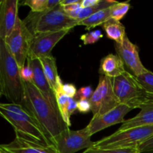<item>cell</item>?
Here are the masks:
<instances>
[{
    "instance_id": "3957f363",
    "label": "cell",
    "mask_w": 153,
    "mask_h": 153,
    "mask_svg": "<svg viewBox=\"0 0 153 153\" xmlns=\"http://www.w3.org/2000/svg\"><path fill=\"white\" fill-rule=\"evenodd\" d=\"M0 114L13 126L15 134L47 146L53 145L40 124L21 105L1 103Z\"/></svg>"
},
{
    "instance_id": "e575fe53",
    "label": "cell",
    "mask_w": 153,
    "mask_h": 153,
    "mask_svg": "<svg viewBox=\"0 0 153 153\" xmlns=\"http://www.w3.org/2000/svg\"><path fill=\"white\" fill-rule=\"evenodd\" d=\"M78 1H79V0H61L60 4H61V6H63V7H64V6L75 4V3L78 2Z\"/></svg>"
},
{
    "instance_id": "1f68e13d",
    "label": "cell",
    "mask_w": 153,
    "mask_h": 153,
    "mask_svg": "<svg viewBox=\"0 0 153 153\" xmlns=\"http://www.w3.org/2000/svg\"><path fill=\"white\" fill-rule=\"evenodd\" d=\"M140 153L147 152V151L153 150V136L148 139L147 140L142 143L138 147Z\"/></svg>"
},
{
    "instance_id": "d6a6232c",
    "label": "cell",
    "mask_w": 153,
    "mask_h": 153,
    "mask_svg": "<svg viewBox=\"0 0 153 153\" xmlns=\"http://www.w3.org/2000/svg\"><path fill=\"white\" fill-rule=\"evenodd\" d=\"M78 109V101L75 98H69L67 111L70 117Z\"/></svg>"
},
{
    "instance_id": "277c9868",
    "label": "cell",
    "mask_w": 153,
    "mask_h": 153,
    "mask_svg": "<svg viewBox=\"0 0 153 153\" xmlns=\"http://www.w3.org/2000/svg\"><path fill=\"white\" fill-rule=\"evenodd\" d=\"M23 22L33 35L72 30L79 23V21L70 17L60 4L42 13L30 12Z\"/></svg>"
},
{
    "instance_id": "44dd1931",
    "label": "cell",
    "mask_w": 153,
    "mask_h": 153,
    "mask_svg": "<svg viewBox=\"0 0 153 153\" xmlns=\"http://www.w3.org/2000/svg\"><path fill=\"white\" fill-rule=\"evenodd\" d=\"M111 19V7L102 9L89 16L87 19L79 22V25L85 26L86 30H91L99 25H102Z\"/></svg>"
},
{
    "instance_id": "ac0fdd59",
    "label": "cell",
    "mask_w": 153,
    "mask_h": 153,
    "mask_svg": "<svg viewBox=\"0 0 153 153\" xmlns=\"http://www.w3.org/2000/svg\"><path fill=\"white\" fill-rule=\"evenodd\" d=\"M108 38L114 40L118 44H123L126 34V28L120 22L110 19L102 25Z\"/></svg>"
},
{
    "instance_id": "9c48e42d",
    "label": "cell",
    "mask_w": 153,
    "mask_h": 153,
    "mask_svg": "<svg viewBox=\"0 0 153 153\" xmlns=\"http://www.w3.org/2000/svg\"><path fill=\"white\" fill-rule=\"evenodd\" d=\"M94 115L103 114L120 105L114 92L113 79L100 75L97 88L90 99Z\"/></svg>"
},
{
    "instance_id": "4fadbf2b",
    "label": "cell",
    "mask_w": 153,
    "mask_h": 153,
    "mask_svg": "<svg viewBox=\"0 0 153 153\" xmlns=\"http://www.w3.org/2000/svg\"><path fill=\"white\" fill-rule=\"evenodd\" d=\"M0 153H58L54 145H44L16 134L13 141L0 146Z\"/></svg>"
},
{
    "instance_id": "83f0119b",
    "label": "cell",
    "mask_w": 153,
    "mask_h": 153,
    "mask_svg": "<svg viewBox=\"0 0 153 153\" xmlns=\"http://www.w3.org/2000/svg\"><path fill=\"white\" fill-rule=\"evenodd\" d=\"M94 91H93L92 88L91 86H86V87H82L80 89L78 90L77 94H76V100H90V99L92 97L93 94H94Z\"/></svg>"
},
{
    "instance_id": "9a60e30c",
    "label": "cell",
    "mask_w": 153,
    "mask_h": 153,
    "mask_svg": "<svg viewBox=\"0 0 153 153\" xmlns=\"http://www.w3.org/2000/svg\"><path fill=\"white\" fill-rule=\"evenodd\" d=\"M27 63L29 64L33 70L34 77H33L32 83L40 91V93L44 96L45 98L52 104V105L59 111L58 105H57L55 92L51 88L50 85H49V82H48L47 79L45 76L40 60L38 58H28Z\"/></svg>"
},
{
    "instance_id": "2e32d148",
    "label": "cell",
    "mask_w": 153,
    "mask_h": 153,
    "mask_svg": "<svg viewBox=\"0 0 153 153\" xmlns=\"http://www.w3.org/2000/svg\"><path fill=\"white\" fill-rule=\"evenodd\" d=\"M99 72L100 75L114 79L125 73V64L117 55L109 54L101 60Z\"/></svg>"
},
{
    "instance_id": "6da1fadb",
    "label": "cell",
    "mask_w": 153,
    "mask_h": 153,
    "mask_svg": "<svg viewBox=\"0 0 153 153\" xmlns=\"http://www.w3.org/2000/svg\"><path fill=\"white\" fill-rule=\"evenodd\" d=\"M21 105L37 121L51 141L55 136L69 128L60 112L32 82H24V98Z\"/></svg>"
},
{
    "instance_id": "f1b7e54d",
    "label": "cell",
    "mask_w": 153,
    "mask_h": 153,
    "mask_svg": "<svg viewBox=\"0 0 153 153\" xmlns=\"http://www.w3.org/2000/svg\"><path fill=\"white\" fill-rule=\"evenodd\" d=\"M20 76L24 82H32L34 74L32 69L28 63L26 65L20 68Z\"/></svg>"
},
{
    "instance_id": "d6986e66",
    "label": "cell",
    "mask_w": 153,
    "mask_h": 153,
    "mask_svg": "<svg viewBox=\"0 0 153 153\" xmlns=\"http://www.w3.org/2000/svg\"><path fill=\"white\" fill-rule=\"evenodd\" d=\"M63 84L64 83L61 81V78H59L58 80V82H57L56 87L54 89V92H55V94L57 105H58L60 114H61V117H62L63 120L65 122V123L70 128V126H71V122H70V117L68 114V111H67L69 97L63 91Z\"/></svg>"
},
{
    "instance_id": "d590c367",
    "label": "cell",
    "mask_w": 153,
    "mask_h": 153,
    "mask_svg": "<svg viewBox=\"0 0 153 153\" xmlns=\"http://www.w3.org/2000/svg\"><path fill=\"white\" fill-rule=\"evenodd\" d=\"M141 153H153V150L147 151V152H141Z\"/></svg>"
},
{
    "instance_id": "52a82bcc",
    "label": "cell",
    "mask_w": 153,
    "mask_h": 153,
    "mask_svg": "<svg viewBox=\"0 0 153 153\" xmlns=\"http://www.w3.org/2000/svg\"><path fill=\"white\" fill-rule=\"evenodd\" d=\"M33 34L30 32L23 20L18 17L12 32L3 41L14 57L19 68L25 66L28 58Z\"/></svg>"
},
{
    "instance_id": "603a6c76",
    "label": "cell",
    "mask_w": 153,
    "mask_h": 153,
    "mask_svg": "<svg viewBox=\"0 0 153 153\" xmlns=\"http://www.w3.org/2000/svg\"><path fill=\"white\" fill-rule=\"evenodd\" d=\"M137 79L146 94L147 104H153V73L148 70L144 74L137 76Z\"/></svg>"
},
{
    "instance_id": "7a4b0ae2",
    "label": "cell",
    "mask_w": 153,
    "mask_h": 153,
    "mask_svg": "<svg viewBox=\"0 0 153 153\" xmlns=\"http://www.w3.org/2000/svg\"><path fill=\"white\" fill-rule=\"evenodd\" d=\"M0 94L10 103L22 105L24 98V82L20 68L4 41L0 40Z\"/></svg>"
},
{
    "instance_id": "cb8c5ba5",
    "label": "cell",
    "mask_w": 153,
    "mask_h": 153,
    "mask_svg": "<svg viewBox=\"0 0 153 153\" xmlns=\"http://www.w3.org/2000/svg\"><path fill=\"white\" fill-rule=\"evenodd\" d=\"M118 1H111V0H102V1L100 4H97L95 6H93V7H85V8H82V10H81L80 13H79L77 20L81 22V21L88 18L89 16H92L93 14L96 13L97 12L100 11V10H102V9L111 7L112 5H114V4H115Z\"/></svg>"
},
{
    "instance_id": "4316f807",
    "label": "cell",
    "mask_w": 153,
    "mask_h": 153,
    "mask_svg": "<svg viewBox=\"0 0 153 153\" xmlns=\"http://www.w3.org/2000/svg\"><path fill=\"white\" fill-rule=\"evenodd\" d=\"M83 153H140L137 148H128V149H96V148H90L86 149Z\"/></svg>"
},
{
    "instance_id": "7402d4cb",
    "label": "cell",
    "mask_w": 153,
    "mask_h": 153,
    "mask_svg": "<svg viewBox=\"0 0 153 153\" xmlns=\"http://www.w3.org/2000/svg\"><path fill=\"white\" fill-rule=\"evenodd\" d=\"M60 3L61 1L58 0H25L20 4L29 7L33 13H42L56 7Z\"/></svg>"
},
{
    "instance_id": "e0dca14e",
    "label": "cell",
    "mask_w": 153,
    "mask_h": 153,
    "mask_svg": "<svg viewBox=\"0 0 153 153\" xmlns=\"http://www.w3.org/2000/svg\"><path fill=\"white\" fill-rule=\"evenodd\" d=\"M152 126H153V104H147L140 108V111L135 117L126 120L117 131H122L136 127Z\"/></svg>"
},
{
    "instance_id": "f546056e",
    "label": "cell",
    "mask_w": 153,
    "mask_h": 153,
    "mask_svg": "<svg viewBox=\"0 0 153 153\" xmlns=\"http://www.w3.org/2000/svg\"><path fill=\"white\" fill-rule=\"evenodd\" d=\"M62 90L69 98H75L78 91L74 85L69 83L63 84Z\"/></svg>"
},
{
    "instance_id": "8fae6325",
    "label": "cell",
    "mask_w": 153,
    "mask_h": 153,
    "mask_svg": "<svg viewBox=\"0 0 153 153\" xmlns=\"http://www.w3.org/2000/svg\"><path fill=\"white\" fill-rule=\"evenodd\" d=\"M131 110H133L131 108L126 105L120 104L119 105L107 113L103 114L94 115L92 120L86 127L91 136H92L93 134L108 127L121 123H123L126 121L124 117Z\"/></svg>"
},
{
    "instance_id": "8992f818",
    "label": "cell",
    "mask_w": 153,
    "mask_h": 153,
    "mask_svg": "<svg viewBox=\"0 0 153 153\" xmlns=\"http://www.w3.org/2000/svg\"><path fill=\"white\" fill-rule=\"evenodd\" d=\"M114 92L120 104L132 109L140 108L147 104V99L137 77L126 71L113 79Z\"/></svg>"
},
{
    "instance_id": "5b68a950",
    "label": "cell",
    "mask_w": 153,
    "mask_h": 153,
    "mask_svg": "<svg viewBox=\"0 0 153 153\" xmlns=\"http://www.w3.org/2000/svg\"><path fill=\"white\" fill-rule=\"evenodd\" d=\"M153 136V126L129 128L125 131H117L111 135L94 143L96 149H128L137 148Z\"/></svg>"
},
{
    "instance_id": "30bf717a",
    "label": "cell",
    "mask_w": 153,
    "mask_h": 153,
    "mask_svg": "<svg viewBox=\"0 0 153 153\" xmlns=\"http://www.w3.org/2000/svg\"><path fill=\"white\" fill-rule=\"evenodd\" d=\"M70 31L71 30H63L57 32L34 34L31 42L28 58L40 59L52 55L51 52L55 45Z\"/></svg>"
},
{
    "instance_id": "836d02e7",
    "label": "cell",
    "mask_w": 153,
    "mask_h": 153,
    "mask_svg": "<svg viewBox=\"0 0 153 153\" xmlns=\"http://www.w3.org/2000/svg\"><path fill=\"white\" fill-rule=\"evenodd\" d=\"M102 1V0H82V7H90L99 4Z\"/></svg>"
},
{
    "instance_id": "d4e9b609",
    "label": "cell",
    "mask_w": 153,
    "mask_h": 153,
    "mask_svg": "<svg viewBox=\"0 0 153 153\" xmlns=\"http://www.w3.org/2000/svg\"><path fill=\"white\" fill-rule=\"evenodd\" d=\"M131 4L129 1L117 2L111 7V19L120 21L128 13Z\"/></svg>"
},
{
    "instance_id": "7c38bea8",
    "label": "cell",
    "mask_w": 153,
    "mask_h": 153,
    "mask_svg": "<svg viewBox=\"0 0 153 153\" xmlns=\"http://www.w3.org/2000/svg\"><path fill=\"white\" fill-rule=\"evenodd\" d=\"M114 47L117 55L123 60L125 66L132 72L134 76L137 77L148 72L140 61L138 46L131 43L127 36H126L123 44L115 43Z\"/></svg>"
},
{
    "instance_id": "ffe728a7",
    "label": "cell",
    "mask_w": 153,
    "mask_h": 153,
    "mask_svg": "<svg viewBox=\"0 0 153 153\" xmlns=\"http://www.w3.org/2000/svg\"><path fill=\"white\" fill-rule=\"evenodd\" d=\"M40 62L43 66L45 76L50 85L51 88L54 91L57 85L60 76L58 74V69L56 65V60L52 55L40 58Z\"/></svg>"
},
{
    "instance_id": "5bb4252c",
    "label": "cell",
    "mask_w": 153,
    "mask_h": 153,
    "mask_svg": "<svg viewBox=\"0 0 153 153\" xmlns=\"http://www.w3.org/2000/svg\"><path fill=\"white\" fill-rule=\"evenodd\" d=\"M18 0H2L0 1V39L4 40L12 32L19 15Z\"/></svg>"
},
{
    "instance_id": "484cf974",
    "label": "cell",
    "mask_w": 153,
    "mask_h": 153,
    "mask_svg": "<svg viewBox=\"0 0 153 153\" xmlns=\"http://www.w3.org/2000/svg\"><path fill=\"white\" fill-rule=\"evenodd\" d=\"M103 37V34L100 30H94L88 31L81 36L80 39L85 45L94 44Z\"/></svg>"
},
{
    "instance_id": "ba28073f",
    "label": "cell",
    "mask_w": 153,
    "mask_h": 153,
    "mask_svg": "<svg viewBox=\"0 0 153 153\" xmlns=\"http://www.w3.org/2000/svg\"><path fill=\"white\" fill-rule=\"evenodd\" d=\"M91 137L87 127L77 131L67 128L55 136L52 143L58 153H76L94 147L95 142L92 141Z\"/></svg>"
},
{
    "instance_id": "4dcf8cb0",
    "label": "cell",
    "mask_w": 153,
    "mask_h": 153,
    "mask_svg": "<svg viewBox=\"0 0 153 153\" xmlns=\"http://www.w3.org/2000/svg\"><path fill=\"white\" fill-rule=\"evenodd\" d=\"M78 110L79 112L83 114L88 113L91 111V104L90 100H78Z\"/></svg>"
}]
</instances>
